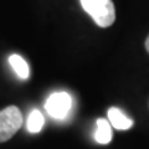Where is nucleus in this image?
<instances>
[{
  "label": "nucleus",
  "mask_w": 149,
  "mask_h": 149,
  "mask_svg": "<svg viewBox=\"0 0 149 149\" xmlns=\"http://www.w3.org/2000/svg\"><path fill=\"white\" fill-rule=\"evenodd\" d=\"M96 132H95V139L100 144H108L112 141V125L109 120L104 118H100L96 122Z\"/></svg>",
  "instance_id": "39448f33"
},
{
  "label": "nucleus",
  "mask_w": 149,
  "mask_h": 149,
  "mask_svg": "<svg viewBox=\"0 0 149 149\" xmlns=\"http://www.w3.org/2000/svg\"><path fill=\"white\" fill-rule=\"evenodd\" d=\"M9 63H10L13 70L15 71V73L21 78V80H27V78H29V76H30L29 65H27V62L20 55H16V54L10 55V57H9Z\"/></svg>",
  "instance_id": "423d86ee"
},
{
  "label": "nucleus",
  "mask_w": 149,
  "mask_h": 149,
  "mask_svg": "<svg viewBox=\"0 0 149 149\" xmlns=\"http://www.w3.org/2000/svg\"><path fill=\"white\" fill-rule=\"evenodd\" d=\"M44 123H45V118L42 113L39 109H34V111H31V113L27 117L26 127L30 133H39L42 129Z\"/></svg>",
  "instance_id": "0eeeda50"
},
{
  "label": "nucleus",
  "mask_w": 149,
  "mask_h": 149,
  "mask_svg": "<svg viewBox=\"0 0 149 149\" xmlns=\"http://www.w3.org/2000/svg\"><path fill=\"white\" fill-rule=\"evenodd\" d=\"M81 6L90 15L96 25L109 27L116 20V8L112 0H80Z\"/></svg>",
  "instance_id": "f257e3e1"
},
{
  "label": "nucleus",
  "mask_w": 149,
  "mask_h": 149,
  "mask_svg": "<svg viewBox=\"0 0 149 149\" xmlns=\"http://www.w3.org/2000/svg\"><path fill=\"white\" fill-rule=\"evenodd\" d=\"M71 104L72 100L67 92H55L46 101L45 108L52 118L63 119L71 109Z\"/></svg>",
  "instance_id": "7ed1b4c3"
},
{
  "label": "nucleus",
  "mask_w": 149,
  "mask_h": 149,
  "mask_svg": "<svg viewBox=\"0 0 149 149\" xmlns=\"http://www.w3.org/2000/svg\"><path fill=\"white\" fill-rule=\"evenodd\" d=\"M146 49H147V51L149 52V36L147 37V40H146Z\"/></svg>",
  "instance_id": "6e6552de"
},
{
  "label": "nucleus",
  "mask_w": 149,
  "mask_h": 149,
  "mask_svg": "<svg viewBox=\"0 0 149 149\" xmlns=\"http://www.w3.org/2000/svg\"><path fill=\"white\" fill-rule=\"evenodd\" d=\"M22 125V114L16 106L0 111V143L9 141Z\"/></svg>",
  "instance_id": "f03ea898"
},
{
  "label": "nucleus",
  "mask_w": 149,
  "mask_h": 149,
  "mask_svg": "<svg viewBox=\"0 0 149 149\" xmlns=\"http://www.w3.org/2000/svg\"><path fill=\"white\" fill-rule=\"evenodd\" d=\"M107 116H108V120L111 125L118 130H127L132 128L133 125V119L127 117L117 107H111L108 112H107Z\"/></svg>",
  "instance_id": "20e7f679"
}]
</instances>
